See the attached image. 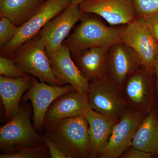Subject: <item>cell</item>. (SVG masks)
Segmentation results:
<instances>
[{
    "instance_id": "obj_1",
    "label": "cell",
    "mask_w": 158,
    "mask_h": 158,
    "mask_svg": "<svg viewBox=\"0 0 158 158\" xmlns=\"http://www.w3.org/2000/svg\"><path fill=\"white\" fill-rule=\"evenodd\" d=\"M91 15L83 13L80 24L63 42L71 52L91 47L110 48L122 42L124 25L108 27Z\"/></svg>"
},
{
    "instance_id": "obj_2",
    "label": "cell",
    "mask_w": 158,
    "mask_h": 158,
    "mask_svg": "<svg viewBox=\"0 0 158 158\" xmlns=\"http://www.w3.org/2000/svg\"><path fill=\"white\" fill-rule=\"evenodd\" d=\"M46 131L67 158H90L88 124L85 115L65 118Z\"/></svg>"
},
{
    "instance_id": "obj_3",
    "label": "cell",
    "mask_w": 158,
    "mask_h": 158,
    "mask_svg": "<svg viewBox=\"0 0 158 158\" xmlns=\"http://www.w3.org/2000/svg\"><path fill=\"white\" fill-rule=\"evenodd\" d=\"M10 59L20 70L39 79L40 82L56 86L65 85L54 75L45 43L38 35L20 46Z\"/></svg>"
},
{
    "instance_id": "obj_4",
    "label": "cell",
    "mask_w": 158,
    "mask_h": 158,
    "mask_svg": "<svg viewBox=\"0 0 158 158\" xmlns=\"http://www.w3.org/2000/svg\"><path fill=\"white\" fill-rule=\"evenodd\" d=\"M32 110L29 105H21L16 113L0 128V149L3 153L16 152V145L29 147L44 143L31 122Z\"/></svg>"
},
{
    "instance_id": "obj_5",
    "label": "cell",
    "mask_w": 158,
    "mask_h": 158,
    "mask_svg": "<svg viewBox=\"0 0 158 158\" xmlns=\"http://www.w3.org/2000/svg\"><path fill=\"white\" fill-rule=\"evenodd\" d=\"M120 88L128 108L146 115L156 108L155 75L150 73L143 66L131 74Z\"/></svg>"
},
{
    "instance_id": "obj_6",
    "label": "cell",
    "mask_w": 158,
    "mask_h": 158,
    "mask_svg": "<svg viewBox=\"0 0 158 158\" xmlns=\"http://www.w3.org/2000/svg\"><path fill=\"white\" fill-rule=\"evenodd\" d=\"M87 94L90 109L117 121L128 109L120 87L107 75L89 81Z\"/></svg>"
},
{
    "instance_id": "obj_7",
    "label": "cell",
    "mask_w": 158,
    "mask_h": 158,
    "mask_svg": "<svg viewBox=\"0 0 158 158\" xmlns=\"http://www.w3.org/2000/svg\"><path fill=\"white\" fill-rule=\"evenodd\" d=\"M122 42L137 53L142 66L150 73L155 75L156 59L158 44L142 16L125 25L122 34Z\"/></svg>"
},
{
    "instance_id": "obj_8",
    "label": "cell",
    "mask_w": 158,
    "mask_h": 158,
    "mask_svg": "<svg viewBox=\"0 0 158 158\" xmlns=\"http://www.w3.org/2000/svg\"><path fill=\"white\" fill-rule=\"evenodd\" d=\"M71 5V0H46L38 11L23 25L15 37L1 48V56L10 58L16 49L39 34L51 20Z\"/></svg>"
},
{
    "instance_id": "obj_9",
    "label": "cell",
    "mask_w": 158,
    "mask_h": 158,
    "mask_svg": "<svg viewBox=\"0 0 158 158\" xmlns=\"http://www.w3.org/2000/svg\"><path fill=\"white\" fill-rule=\"evenodd\" d=\"M69 85L56 86L39 81L35 77H32L30 88L23 97V101L31 102L33 111V120L34 127L39 132L43 128L44 122L48 108L57 98L65 94L74 90Z\"/></svg>"
},
{
    "instance_id": "obj_10",
    "label": "cell",
    "mask_w": 158,
    "mask_h": 158,
    "mask_svg": "<svg viewBox=\"0 0 158 158\" xmlns=\"http://www.w3.org/2000/svg\"><path fill=\"white\" fill-rule=\"evenodd\" d=\"M145 116L128 108L113 127L108 144L99 158H119L131 146L136 131Z\"/></svg>"
},
{
    "instance_id": "obj_11",
    "label": "cell",
    "mask_w": 158,
    "mask_h": 158,
    "mask_svg": "<svg viewBox=\"0 0 158 158\" xmlns=\"http://www.w3.org/2000/svg\"><path fill=\"white\" fill-rule=\"evenodd\" d=\"M83 14L79 6L70 5L41 29L38 35L45 43L48 56L61 47L73 26L81 20Z\"/></svg>"
},
{
    "instance_id": "obj_12",
    "label": "cell",
    "mask_w": 158,
    "mask_h": 158,
    "mask_svg": "<svg viewBox=\"0 0 158 158\" xmlns=\"http://www.w3.org/2000/svg\"><path fill=\"white\" fill-rule=\"evenodd\" d=\"M79 8L83 13L99 15L111 26L128 24L136 17L133 0H86Z\"/></svg>"
},
{
    "instance_id": "obj_13",
    "label": "cell",
    "mask_w": 158,
    "mask_h": 158,
    "mask_svg": "<svg viewBox=\"0 0 158 158\" xmlns=\"http://www.w3.org/2000/svg\"><path fill=\"white\" fill-rule=\"evenodd\" d=\"M71 55L70 49L63 44L59 49L48 56L52 71L63 85H71L79 93H87L89 81L81 73Z\"/></svg>"
},
{
    "instance_id": "obj_14",
    "label": "cell",
    "mask_w": 158,
    "mask_h": 158,
    "mask_svg": "<svg viewBox=\"0 0 158 158\" xmlns=\"http://www.w3.org/2000/svg\"><path fill=\"white\" fill-rule=\"evenodd\" d=\"M142 66L138 55L124 43H117L109 48L106 75L119 87Z\"/></svg>"
},
{
    "instance_id": "obj_15",
    "label": "cell",
    "mask_w": 158,
    "mask_h": 158,
    "mask_svg": "<svg viewBox=\"0 0 158 158\" xmlns=\"http://www.w3.org/2000/svg\"><path fill=\"white\" fill-rule=\"evenodd\" d=\"M90 109L87 93H80L74 90L63 94L48 108L43 127L48 129L65 118L85 115Z\"/></svg>"
},
{
    "instance_id": "obj_16",
    "label": "cell",
    "mask_w": 158,
    "mask_h": 158,
    "mask_svg": "<svg viewBox=\"0 0 158 158\" xmlns=\"http://www.w3.org/2000/svg\"><path fill=\"white\" fill-rule=\"evenodd\" d=\"M85 116L88 124L90 158H99L106 146L113 127L118 121L90 109Z\"/></svg>"
},
{
    "instance_id": "obj_17",
    "label": "cell",
    "mask_w": 158,
    "mask_h": 158,
    "mask_svg": "<svg viewBox=\"0 0 158 158\" xmlns=\"http://www.w3.org/2000/svg\"><path fill=\"white\" fill-rule=\"evenodd\" d=\"M109 48L91 47L71 52L79 70L88 81L106 75Z\"/></svg>"
},
{
    "instance_id": "obj_18",
    "label": "cell",
    "mask_w": 158,
    "mask_h": 158,
    "mask_svg": "<svg viewBox=\"0 0 158 158\" xmlns=\"http://www.w3.org/2000/svg\"><path fill=\"white\" fill-rule=\"evenodd\" d=\"M32 77L30 74L17 78L0 76V95L6 119H10L17 112L23 94L31 86Z\"/></svg>"
},
{
    "instance_id": "obj_19",
    "label": "cell",
    "mask_w": 158,
    "mask_h": 158,
    "mask_svg": "<svg viewBox=\"0 0 158 158\" xmlns=\"http://www.w3.org/2000/svg\"><path fill=\"white\" fill-rule=\"evenodd\" d=\"M131 146L158 158V113L156 108L150 111L136 131Z\"/></svg>"
},
{
    "instance_id": "obj_20",
    "label": "cell",
    "mask_w": 158,
    "mask_h": 158,
    "mask_svg": "<svg viewBox=\"0 0 158 158\" xmlns=\"http://www.w3.org/2000/svg\"><path fill=\"white\" fill-rule=\"evenodd\" d=\"M46 0H0V17L21 27L40 9Z\"/></svg>"
},
{
    "instance_id": "obj_21",
    "label": "cell",
    "mask_w": 158,
    "mask_h": 158,
    "mask_svg": "<svg viewBox=\"0 0 158 158\" xmlns=\"http://www.w3.org/2000/svg\"><path fill=\"white\" fill-rule=\"evenodd\" d=\"M16 152L11 154H1V158H46L50 156L47 147L44 143L34 147L16 145Z\"/></svg>"
},
{
    "instance_id": "obj_22",
    "label": "cell",
    "mask_w": 158,
    "mask_h": 158,
    "mask_svg": "<svg viewBox=\"0 0 158 158\" xmlns=\"http://www.w3.org/2000/svg\"><path fill=\"white\" fill-rule=\"evenodd\" d=\"M19 30L10 20L5 17L0 18V47L6 45L15 37Z\"/></svg>"
},
{
    "instance_id": "obj_23",
    "label": "cell",
    "mask_w": 158,
    "mask_h": 158,
    "mask_svg": "<svg viewBox=\"0 0 158 158\" xmlns=\"http://www.w3.org/2000/svg\"><path fill=\"white\" fill-rule=\"evenodd\" d=\"M0 74L7 77L17 78L26 76L28 74L20 70L11 59L1 56Z\"/></svg>"
},
{
    "instance_id": "obj_24",
    "label": "cell",
    "mask_w": 158,
    "mask_h": 158,
    "mask_svg": "<svg viewBox=\"0 0 158 158\" xmlns=\"http://www.w3.org/2000/svg\"><path fill=\"white\" fill-rule=\"evenodd\" d=\"M136 16H144L158 12V0H133Z\"/></svg>"
},
{
    "instance_id": "obj_25",
    "label": "cell",
    "mask_w": 158,
    "mask_h": 158,
    "mask_svg": "<svg viewBox=\"0 0 158 158\" xmlns=\"http://www.w3.org/2000/svg\"><path fill=\"white\" fill-rule=\"evenodd\" d=\"M42 138L44 143L48 148L51 158H67L49 137L47 135H43L42 136Z\"/></svg>"
},
{
    "instance_id": "obj_26",
    "label": "cell",
    "mask_w": 158,
    "mask_h": 158,
    "mask_svg": "<svg viewBox=\"0 0 158 158\" xmlns=\"http://www.w3.org/2000/svg\"><path fill=\"white\" fill-rule=\"evenodd\" d=\"M153 156L150 153L137 149L131 146L120 156L119 158H152Z\"/></svg>"
},
{
    "instance_id": "obj_27",
    "label": "cell",
    "mask_w": 158,
    "mask_h": 158,
    "mask_svg": "<svg viewBox=\"0 0 158 158\" xmlns=\"http://www.w3.org/2000/svg\"><path fill=\"white\" fill-rule=\"evenodd\" d=\"M142 17L158 44V12Z\"/></svg>"
},
{
    "instance_id": "obj_28",
    "label": "cell",
    "mask_w": 158,
    "mask_h": 158,
    "mask_svg": "<svg viewBox=\"0 0 158 158\" xmlns=\"http://www.w3.org/2000/svg\"><path fill=\"white\" fill-rule=\"evenodd\" d=\"M155 77L156 88L157 96V104L156 109L158 113V54L156 59L155 67Z\"/></svg>"
},
{
    "instance_id": "obj_29",
    "label": "cell",
    "mask_w": 158,
    "mask_h": 158,
    "mask_svg": "<svg viewBox=\"0 0 158 158\" xmlns=\"http://www.w3.org/2000/svg\"><path fill=\"white\" fill-rule=\"evenodd\" d=\"M86 0H71V5L73 6H79L80 4Z\"/></svg>"
}]
</instances>
